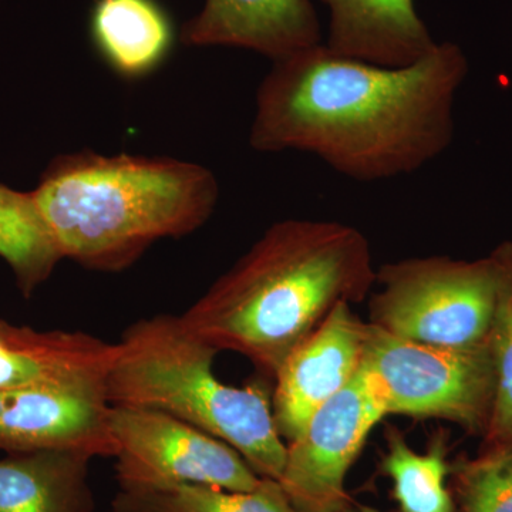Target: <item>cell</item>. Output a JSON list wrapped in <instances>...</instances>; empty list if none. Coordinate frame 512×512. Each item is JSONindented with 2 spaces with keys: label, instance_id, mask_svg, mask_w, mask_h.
<instances>
[{
  "label": "cell",
  "instance_id": "obj_8",
  "mask_svg": "<svg viewBox=\"0 0 512 512\" xmlns=\"http://www.w3.org/2000/svg\"><path fill=\"white\" fill-rule=\"evenodd\" d=\"M387 416L363 366L348 386L320 406L301 434L286 444L279 484L299 512L349 507L345 481L370 431Z\"/></svg>",
  "mask_w": 512,
  "mask_h": 512
},
{
  "label": "cell",
  "instance_id": "obj_16",
  "mask_svg": "<svg viewBox=\"0 0 512 512\" xmlns=\"http://www.w3.org/2000/svg\"><path fill=\"white\" fill-rule=\"evenodd\" d=\"M0 258L12 269L25 298L45 284L63 259L32 191L0 184Z\"/></svg>",
  "mask_w": 512,
  "mask_h": 512
},
{
  "label": "cell",
  "instance_id": "obj_13",
  "mask_svg": "<svg viewBox=\"0 0 512 512\" xmlns=\"http://www.w3.org/2000/svg\"><path fill=\"white\" fill-rule=\"evenodd\" d=\"M336 55L387 67L409 66L436 46L414 0H323Z\"/></svg>",
  "mask_w": 512,
  "mask_h": 512
},
{
  "label": "cell",
  "instance_id": "obj_9",
  "mask_svg": "<svg viewBox=\"0 0 512 512\" xmlns=\"http://www.w3.org/2000/svg\"><path fill=\"white\" fill-rule=\"evenodd\" d=\"M366 322L352 303L340 302L276 373L271 396L276 429L292 441L313 413L348 386L359 372Z\"/></svg>",
  "mask_w": 512,
  "mask_h": 512
},
{
  "label": "cell",
  "instance_id": "obj_21",
  "mask_svg": "<svg viewBox=\"0 0 512 512\" xmlns=\"http://www.w3.org/2000/svg\"><path fill=\"white\" fill-rule=\"evenodd\" d=\"M340 512H356V511H355V510H353V508H352V507H350V505H349V507L343 508V510H342V511H340Z\"/></svg>",
  "mask_w": 512,
  "mask_h": 512
},
{
  "label": "cell",
  "instance_id": "obj_1",
  "mask_svg": "<svg viewBox=\"0 0 512 512\" xmlns=\"http://www.w3.org/2000/svg\"><path fill=\"white\" fill-rule=\"evenodd\" d=\"M256 92L249 146L299 151L333 171L377 183L416 173L454 136V104L468 73L453 42L409 66L387 67L319 45L272 62Z\"/></svg>",
  "mask_w": 512,
  "mask_h": 512
},
{
  "label": "cell",
  "instance_id": "obj_3",
  "mask_svg": "<svg viewBox=\"0 0 512 512\" xmlns=\"http://www.w3.org/2000/svg\"><path fill=\"white\" fill-rule=\"evenodd\" d=\"M32 195L63 259L117 272L158 239L201 228L220 184L190 161L84 150L53 158Z\"/></svg>",
  "mask_w": 512,
  "mask_h": 512
},
{
  "label": "cell",
  "instance_id": "obj_4",
  "mask_svg": "<svg viewBox=\"0 0 512 512\" xmlns=\"http://www.w3.org/2000/svg\"><path fill=\"white\" fill-rule=\"evenodd\" d=\"M107 379L111 406L157 410L229 444L262 478L278 480L286 444L271 396L261 384L222 383L212 370L218 350L175 315L141 319L121 336Z\"/></svg>",
  "mask_w": 512,
  "mask_h": 512
},
{
  "label": "cell",
  "instance_id": "obj_11",
  "mask_svg": "<svg viewBox=\"0 0 512 512\" xmlns=\"http://www.w3.org/2000/svg\"><path fill=\"white\" fill-rule=\"evenodd\" d=\"M119 345L84 332L37 330L0 319V390L70 389L107 394Z\"/></svg>",
  "mask_w": 512,
  "mask_h": 512
},
{
  "label": "cell",
  "instance_id": "obj_18",
  "mask_svg": "<svg viewBox=\"0 0 512 512\" xmlns=\"http://www.w3.org/2000/svg\"><path fill=\"white\" fill-rule=\"evenodd\" d=\"M382 470L393 483V495L402 512H454L446 487L450 467L444 440H433L427 453H416L399 430L390 429Z\"/></svg>",
  "mask_w": 512,
  "mask_h": 512
},
{
  "label": "cell",
  "instance_id": "obj_7",
  "mask_svg": "<svg viewBox=\"0 0 512 512\" xmlns=\"http://www.w3.org/2000/svg\"><path fill=\"white\" fill-rule=\"evenodd\" d=\"M121 490H165L202 485L251 491L261 477L235 448L198 427L157 410L111 406Z\"/></svg>",
  "mask_w": 512,
  "mask_h": 512
},
{
  "label": "cell",
  "instance_id": "obj_14",
  "mask_svg": "<svg viewBox=\"0 0 512 512\" xmlns=\"http://www.w3.org/2000/svg\"><path fill=\"white\" fill-rule=\"evenodd\" d=\"M83 451L43 450L0 460V512H93Z\"/></svg>",
  "mask_w": 512,
  "mask_h": 512
},
{
  "label": "cell",
  "instance_id": "obj_10",
  "mask_svg": "<svg viewBox=\"0 0 512 512\" xmlns=\"http://www.w3.org/2000/svg\"><path fill=\"white\" fill-rule=\"evenodd\" d=\"M110 403L104 392L70 389L0 390V450L83 451L116 457Z\"/></svg>",
  "mask_w": 512,
  "mask_h": 512
},
{
  "label": "cell",
  "instance_id": "obj_15",
  "mask_svg": "<svg viewBox=\"0 0 512 512\" xmlns=\"http://www.w3.org/2000/svg\"><path fill=\"white\" fill-rule=\"evenodd\" d=\"M90 35L97 52L124 79L157 70L174 45V26L157 0H96Z\"/></svg>",
  "mask_w": 512,
  "mask_h": 512
},
{
  "label": "cell",
  "instance_id": "obj_6",
  "mask_svg": "<svg viewBox=\"0 0 512 512\" xmlns=\"http://www.w3.org/2000/svg\"><path fill=\"white\" fill-rule=\"evenodd\" d=\"M363 369L387 414L443 419L487 431L495 367L488 343L466 348L412 342L366 322Z\"/></svg>",
  "mask_w": 512,
  "mask_h": 512
},
{
  "label": "cell",
  "instance_id": "obj_19",
  "mask_svg": "<svg viewBox=\"0 0 512 512\" xmlns=\"http://www.w3.org/2000/svg\"><path fill=\"white\" fill-rule=\"evenodd\" d=\"M498 284L487 343L495 367L493 412L488 423L487 444L512 440V241L493 254Z\"/></svg>",
  "mask_w": 512,
  "mask_h": 512
},
{
  "label": "cell",
  "instance_id": "obj_17",
  "mask_svg": "<svg viewBox=\"0 0 512 512\" xmlns=\"http://www.w3.org/2000/svg\"><path fill=\"white\" fill-rule=\"evenodd\" d=\"M111 507L113 512H299L278 480L262 477L251 491H228L202 485L121 490Z\"/></svg>",
  "mask_w": 512,
  "mask_h": 512
},
{
  "label": "cell",
  "instance_id": "obj_2",
  "mask_svg": "<svg viewBox=\"0 0 512 512\" xmlns=\"http://www.w3.org/2000/svg\"><path fill=\"white\" fill-rule=\"evenodd\" d=\"M376 271L369 241L352 225L279 221L181 319L218 352L275 377L338 303L369 295Z\"/></svg>",
  "mask_w": 512,
  "mask_h": 512
},
{
  "label": "cell",
  "instance_id": "obj_12",
  "mask_svg": "<svg viewBox=\"0 0 512 512\" xmlns=\"http://www.w3.org/2000/svg\"><path fill=\"white\" fill-rule=\"evenodd\" d=\"M181 40L251 50L276 62L322 43V30L312 0H205Z\"/></svg>",
  "mask_w": 512,
  "mask_h": 512
},
{
  "label": "cell",
  "instance_id": "obj_5",
  "mask_svg": "<svg viewBox=\"0 0 512 512\" xmlns=\"http://www.w3.org/2000/svg\"><path fill=\"white\" fill-rule=\"evenodd\" d=\"M493 256L402 259L376 271L369 323L412 342L466 348L487 342L497 296Z\"/></svg>",
  "mask_w": 512,
  "mask_h": 512
},
{
  "label": "cell",
  "instance_id": "obj_20",
  "mask_svg": "<svg viewBox=\"0 0 512 512\" xmlns=\"http://www.w3.org/2000/svg\"><path fill=\"white\" fill-rule=\"evenodd\" d=\"M461 512H512V440L454 466Z\"/></svg>",
  "mask_w": 512,
  "mask_h": 512
}]
</instances>
